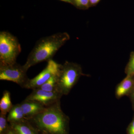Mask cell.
Masks as SVG:
<instances>
[{
	"instance_id": "obj_4",
	"label": "cell",
	"mask_w": 134,
	"mask_h": 134,
	"mask_svg": "<svg viewBox=\"0 0 134 134\" xmlns=\"http://www.w3.org/2000/svg\"><path fill=\"white\" fill-rule=\"evenodd\" d=\"M21 51V45L16 37L8 32H1L0 65H10L15 63Z\"/></svg>"
},
{
	"instance_id": "obj_22",
	"label": "cell",
	"mask_w": 134,
	"mask_h": 134,
	"mask_svg": "<svg viewBox=\"0 0 134 134\" xmlns=\"http://www.w3.org/2000/svg\"><path fill=\"white\" fill-rule=\"evenodd\" d=\"M40 134H48L47 133H46V132H41V133H40Z\"/></svg>"
},
{
	"instance_id": "obj_19",
	"label": "cell",
	"mask_w": 134,
	"mask_h": 134,
	"mask_svg": "<svg viewBox=\"0 0 134 134\" xmlns=\"http://www.w3.org/2000/svg\"><path fill=\"white\" fill-rule=\"evenodd\" d=\"M100 0H90V6L91 7H95L99 2Z\"/></svg>"
},
{
	"instance_id": "obj_11",
	"label": "cell",
	"mask_w": 134,
	"mask_h": 134,
	"mask_svg": "<svg viewBox=\"0 0 134 134\" xmlns=\"http://www.w3.org/2000/svg\"><path fill=\"white\" fill-rule=\"evenodd\" d=\"M7 117L9 123L18 122L25 119L23 110L20 104L14 105L8 113Z\"/></svg>"
},
{
	"instance_id": "obj_5",
	"label": "cell",
	"mask_w": 134,
	"mask_h": 134,
	"mask_svg": "<svg viewBox=\"0 0 134 134\" xmlns=\"http://www.w3.org/2000/svg\"><path fill=\"white\" fill-rule=\"evenodd\" d=\"M27 71L23 65L16 62L10 65H0V80L14 82L24 88L30 79L26 75Z\"/></svg>"
},
{
	"instance_id": "obj_15",
	"label": "cell",
	"mask_w": 134,
	"mask_h": 134,
	"mask_svg": "<svg viewBox=\"0 0 134 134\" xmlns=\"http://www.w3.org/2000/svg\"><path fill=\"white\" fill-rule=\"evenodd\" d=\"M126 76H134V52L131 53L130 58L125 69Z\"/></svg>"
},
{
	"instance_id": "obj_20",
	"label": "cell",
	"mask_w": 134,
	"mask_h": 134,
	"mask_svg": "<svg viewBox=\"0 0 134 134\" xmlns=\"http://www.w3.org/2000/svg\"><path fill=\"white\" fill-rule=\"evenodd\" d=\"M5 134H16V133L15 132H14V130H13L11 128V127H10V128L9 129V130H8L7 131V133H6Z\"/></svg>"
},
{
	"instance_id": "obj_7",
	"label": "cell",
	"mask_w": 134,
	"mask_h": 134,
	"mask_svg": "<svg viewBox=\"0 0 134 134\" xmlns=\"http://www.w3.org/2000/svg\"><path fill=\"white\" fill-rule=\"evenodd\" d=\"M62 96L57 91H46L38 88L32 90L31 93L25 99L38 102L47 107L60 101Z\"/></svg>"
},
{
	"instance_id": "obj_21",
	"label": "cell",
	"mask_w": 134,
	"mask_h": 134,
	"mask_svg": "<svg viewBox=\"0 0 134 134\" xmlns=\"http://www.w3.org/2000/svg\"><path fill=\"white\" fill-rule=\"evenodd\" d=\"M59 1L64 2L68 3H70V4L73 5H74L73 0H59Z\"/></svg>"
},
{
	"instance_id": "obj_13",
	"label": "cell",
	"mask_w": 134,
	"mask_h": 134,
	"mask_svg": "<svg viewBox=\"0 0 134 134\" xmlns=\"http://www.w3.org/2000/svg\"><path fill=\"white\" fill-rule=\"evenodd\" d=\"M58 74L51 77L46 82L38 88L47 91H56Z\"/></svg>"
},
{
	"instance_id": "obj_8",
	"label": "cell",
	"mask_w": 134,
	"mask_h": 134,
	"mask_svg": "<svg viewBox=\"0 0 134 134\" xmlns=\"http://www.w3.org/2000/svg\"><path fill=\"white\" fill-rule=\"evenodd\" d=\"M25 117L29 120L43 112L46 107L40 103L32 100L25 99L20 103Z\"/></svg>"
},
{
	"instance_id": "obj_10",
	"label": "cell",
	"mask_w": 134,
	"mask_h": 134,
	"mask_svg": "<svg viewBox=\"0 0 134 134\" xmlns=\"http://www.w3.org/2000/svg\"><path fill=\"white\" fill-rule=\"evenodd\" d=\"M134 86V76H126L115 88V96L120 99L125 96H128Z\"/></svg>"
},
{
	"instance_id": "obj_17",
	"label": "cell",
	"mask_w": 134,
	"mask_h": 134,
	"mask_svg": "<svg viewBox=\"0 0 134 134\" xmlns=\"http://www.w3.org/2000/svg\"><path fill=\"white\" fill-rule=\"evenodd\" d=\"M127 134H134V116L132 121L128 127Z\"/></svg>"
},
{
	"instance_id": "obj_3",
	"label": "cell",
	"mask_w": 134,
	"mask_h": 134,
	"mask_svg": "<svg viewBox=\"0 0 134 134\" xmlns=\"http://www.w3.org/2000/svg\"><path fill=\"white\" fill-rule=\"evenodd\" d=\"M83 76L88 75L84 74L79 64L65 62L62 65L58 74L56 91L62 96H67Z\"/></svg>"
},
{
	"instance_id": "obj_18",
	"label": "cell",
	"mask_w": 134,
	"mask_h": 134,
	"mask_svg": "<svg viewBox=\"0 0 134 134\" xmlns=\"http://www.w3.org/2000/svg\"><path fill=\"white\" fill-rule=\"evenodd\" d=\"M128 96H129L130 100H131L133 109L134 110V86L132 89V91L130 93Z\"/></svg>"
},
{
	"instance_id": "obj_1",
	"label": "cell",
	"mask_w": 134,
	"mask_h": 134,
	"mask_svg": "<svg viewBox=\"0 0 134 134\" xmlns=\"http://www.w3.org/2000/svg\"><path fill=\"white\" fill-rule=\"evenodd\" d=\"M28 120L40 133L69 134V117L62 109L60 100L46 107L43 112Z\"/></svg>"
},
{
	"instance_id": "obj_14",
	"label": "cell",
	"mask_w": 134,
	"mask_h": 134,
	"mask_svg": "<svg viewBox=\"0 0 134 134\" xmlns=\"http://www.w3.org/2000/svg\"><path fill=\"white\" fill-rule=\"evenodd\" d=\"M7 115L0 113V134H5L10 128Z\"/></svg>"
},
{
	"instance_id": "obj_6",
	"label": "cell",
	"mask_w": 134,
	"mask_h": 134,
	"mask_svg": "<svg viewBox=\"0 0 134 134\" xmlns=\"http://www.w3.org/2000/svg\"><path fill=\"white\" fill-rule=\"evenodd\" d=\"M61 66L52 59L48 61L46 66L39 74L29 79L24 88L34 90L39 88L51 77L58 74Z\"/></svg>"
},
{
	"instance_id": "obj_12",
	"label": "cell",
	"mask_w": 134,
	"mask_h": 134,
	"mask_svg": "<svg viewBox=\"0 0 134 134\" xmlns=\"http://www.w3.org/2000/svg\"><path fill=\"white\" fill-rule=\"evenodd\" d=\"M14 105L11 101L10 92L8 91L3 92L0 100V110L1 113L7 115L12 109Z\"/></svg>"
},
{
	"instance_id": "obj_9",
	"label": "cell",
	"mask_w": 134,
	"mask_h": 134,
	"mask_svg": "<svg viewBox=\"0 0 134 134\" xmlns=\"http://www.w3.org/2000/svg\"><path fill=\"white\" fill-rule=\"evenodd\" d=\"M9 125L16 134H40L37 129L26 119L9 123Z\"/></svg>"
},
{
	"instance_id": "obj_2",
	"label": "cell",
	"mask_w": 134,
	"mask_h": 134,
	"mask_svg": "<svg viewBox=\"0 0 134 134\" xmlns=\"http://www.w3.org/2000/svg\"><path fill=\"white\" fill-rule=\"evenodd\" d=\"M70 38L67 32H58L40 38L37 41L23 66L28 71L30 67L52 59L62 46Z\"/></svg>"
},
{
	"instance_id": "obj_16",
	"label": "cell",
	"mask_w": 134,
	"mask_h": 134,
	"mask_svg": "<svg viewBox=\"0 0 134 134\" xmlns=\"http://www.w3.org/2000/svg\"><path fill=\"white\" fill-rule=\"evenodd\" d=\"M74 5L79 9L86 10L90 8V0H73Z\"/></svg>"
}]
</instances>
